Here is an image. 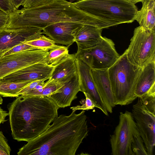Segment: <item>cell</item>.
Listing matches in <instances>:
<instances>
[{"instance_id": "277c9868", "label": "cell", "mask_w": 155, "mask_h": 155, "mask_svg": "<svg viewBox=\"0 0 155 155\" xmlns=\"http://www.w3.org/2000/svg\"><path fill=\"white\" fill-rule=\"evenodd\" d=\"M89 16L90 25L102 29L135 19L138 10L127 0H81L73 3Z\"/></svg>"}, {"instance_id": "5b68a950", "label": "cell", "mask_w": 155, "mask_h": 155, "mask_svg": "<svg viewBox=\"0 0 155 155\" xmlns=\"http://www.w3.org/2000/svg\"><path fill=\"white\" fill-rule=\"evenodd\" d=\"M141 68L130 62L125 51L107 69L115 105H127L137 98L134 90Z\"/></svg>"}, {"instance_id": "e575fe53", "label": "cell", "mask_w": 155, "mask_h": 155, "mask_svg": "<svg viewBox=\"0 0 155 155\" xmlns=\"http://www.w3.org/2000/svg\"><path fill=\"white\" fill-rule=\"evenodd\" d=\"M128 1L134 3L135 4L136 3L139 2H141L143 0H127Z\"/></svg>"}, {"instance_id": "7402d4cb", "label": "cell", "mask_w": 155, "mask_h": 155, "mask_svg": "<svg viewBox=\"0 0 155 155\" xmlns=\"http://www.w3.org/2000/svg\"><path fill=\"white\" fill-rule=\"evenodd\" d=\"M45 82L44 86L38 90L33 89L22 95L28 96L48 97L61 92V89L66 83Z\"/></svg>"}, {"instance_id": "44dd1931", "label": "cell", "mask_w": 155, "mask_h": 155, "mask_svg": "<svg viewBox=\"0 0 155 155\" xmlns=\"http://www.w3.org/2000/svg\"><path fill=\"white\" fill-rule=\"evenodd\" d=\"M36 81V80H35ZM34 81L23 82L0 81V95L16 97L21 90Z\"/></svg>"}, {"instance_id": "9c48e42d", "label": "cell", "mask_w": 155, "mask_h": 155, "mask_svg": "<svg viewBox=\"0 0 155 155\" xmlns=\"http://www.w3.org/2000/svg\"><path fill=\"white\" fill-rule=\"evenodd\" d=\"M138 98L133 106L131 113L148 155H152L155 145V107L145 105Z\"/></svg>"}, {"instance_id": "f546056e", "label": "cell", "mask_w": 155, "mask_h": 155, "mask_svg": "<svg viewBox=\"0 0 155 155\" xmlns=\"http://www.w3.org/2000/svg\"><path fill=\"white\" fill-rule=\"evenodd\" d=\"M0 8L9 15L16 10L11 0H0Z\"/></svg>"}, {"instance_id": "30bf717a", "label": "cell", "mask_w": 155, "mask_h": 155, "mask_svg": "<svg viewBox=\"0 0 155 155\" xmlns=\"http://www.w3.org/2000/svg\"><path fill=\"white\" fill-rule=\"evenodd\" d=\"M49 51L41 49L28 50L11 54L0 58V79L36 63L47 64Z\"/></svg>"}, {"instance_id": "836d02e7", "label": "cell", "mask_w": 155, "mask_h": 155, "mask_svg": "<svg viewBox=\"0 0 155 155\" xmlns=\"http://www.w3.org/2000/svg\"><path fill=\"white\" fill-rule=\"evenodd\" d=\"M13 6L16 9H17L19 6L25 2L26 0H11Z\"/></svg>"}, {"instance_id": "8fae6325", "label": "cell", "mask_w": 155, "mask_h": 155, "mask_svg": "<svg viewBox=\"0 0 155 155\" xmlns=\"http://www.w3.org/2000/svg\"><path fill=\"white\" fill-rule=\"evenodd\" d=\"M42 29L34 27L0 30V51L10 49L42 34Z\"/></svg>"}, {"instance_id": "4fadbf2b", "label": "cell", "mask_w": 155, "mask_h": 155, "mask_svg": "<svg viewBox=\"0 0 155 155\" xmlns=\"http://www.w3.org/2000/svg\"><path fill=\"white\" fill-rule=\"evenodd\" d=\"M76 63L80 91L88 93L94 102L95 107L100 109L106 115L108 116L104 104L95 86L91 73V68L77 58Z\"/></svg>"}, {"instance_id": "d6986e66", "label": "cell", "mask_w": 155, "mask_h": 155, "mask_svg": "<svg viewBox=\"0 0 155 155\" xmlns=\"http://www.w3.org/2000/svg\"><path fill=\"white\" fill-rule=\"evenodd\" d=\"M102 30L92 26L83 25L74 36L78 49H86L96 45L102 37Z\"/></svg>"}, {"instance_id": "ac0fdd59", "label": "cell", "mask_w": 155, "mask_h": 155, "mask_svg": "<svg viewBox=\"0 0 155 155\" xmlns=\"http://www.w3.org/2000/svg\"><path fill=\"white\" fill-rule=\"evenodd\" d=\"M77 74L76 56L75 54H70L66 58L54 66L51 76L47 81L65 83Z\"/></svg>"}, {"instance_id": "5bb4252c", "label": "cell", "mask_w": 155, "mask_h": 155, "mask_svg": "<svg viewBox=\"0 0 155 155\" xmlns=\"http://www.w3.org/2000/svg\"><path fill=\"white\" fill-rule=\"evenodd\" d=\"M83 24L72 22H62L50 25L44 28L45 34L55 43L69 47L74 42V35Z\"/></svg>"}, {"instance_id": "4dcf8cb0", "label": "cell", "mask_w": 155, "mask_h": 155, "mask_svg": "<svg viewBox=\"0 0 155 155\" xmlns=\"http://www.w3.org/2000/svg\"><path fill=\"white\" fill-rule=\"evenodd\" d=\"M46 80H37L33 81L27 86L24 88L18 93V96L23 95L25 93L34 89L38 84L42 83Z\"/></svg>"}, {"instance_id": "ba28073f", "label": "cell", "mask_w": 155, "mask_h": 155, "mask_svg": "<svg viewBox=\"0 0 155 155\" xmlns=\"http://www.w3.org/2000/svg\"><path fill=\"white\" fill-rule=\"evenodd\" d=\"M76 58L91 69H108L120 56L111 39L102 37L95 46L88 49H78Z\"/></svg>"}, {"instance_id": "2e32d148", "label": "cell", "mask_w": 155, "mask_h": 155, "mask_svg": "<svg viewBox=\"0 0 155 155\" xmlns=\"http://www.w3.org/2000/svg\"><path fill=\"white\" fill-rule=\"evenodd\" d=\"M134 94L137 98L146 95H155V61L150 62L141 68Z\"/></svg>"}, {"instance_id": "d6a6232c", "label": "cell", "mask_w": 155, "mask_h": 155, "mask_svg": "<svg viewBox=\"0 0 155 155\" xmlns=\"http://www.w3.org/2000/svg\"><path fill=\"white\" fill-rule=\"evenodd\" d=\"M8 115V113L0 107V124H3L7 120L5 118Z\"/></svg>"}, {"instance_id": "7c38bea8", "label": "cell", "mask_w": 155, "mask_h": 155, "mask_svg": "<svg viewBox=\"0 0 155 155\" xmlns=\"http://www.w3.org/2000/svg\"><path fill=\"white\" fill-rule=\"evenodd\" d=\"M54 66L46 63H36L9 74L0 79L1 81L23 82L49 79Z\"/></svg>"}, {"instance_id": "484cf974", "label": "cell", "mask_w": 155, "mask_h": 155, "mask_svg": "<svg viewBox=\"0 0 155 155\" xmlns=\"http://www.w3.org/2000/svg\"><path fill=\"white\" fill-rule=\"evenodd\" d=\"M35 49H38L33 46L22 42L10 49L0 51V58L15 53Z\"/></svg>"}, {"instance_id": "f1b7e54d", "label": "cell", "mask_w": 155, "mask_h": 155, "mask_svg": "<svg viewBox=\"0 0 155 155\" xmlns=\"http://www.w3.org/2000/svg\"><path fill=\"white\" fill-rule=\"evenodd\" d=\"M55 0H26L22 5L24 8L39 6L50 3Z\"/></svg>"}, {"instance_id": "ffe728a7", "label": "cell", "mask_w": 155, "mask_h": 155, "mask_svg": "<svg viewBox=\"0 0 155 155\" xmlns=\"http://www.w3.org/2000/svg\"><path fill=\"white\" fill-rule=\"evenodd\" d=\"M142 3V8L138 10L135 20L145 29H155V0H143Z\"/></svg>"}, {"instance_id": "cb8c5ba5", "label": "cell", "mask_w": 155, "mask_h": 155, "mask_svg": "<svg viewBox=\"0 0 155 155\" xmlns=\"http://www.w3.org/2000/svg\"><path fill=\"white\" fill-rule=\"evenodd\" d=\"M23 43L33 46L38 49L47 51L56 48L59 46L50 38L42 34L33 40Z\"/></svg>"}, {"instance_id": "7a4b0ae2", "label": "cell", "mask_w": 155, "mask_h": 155, "mask_svg": "<svg viewBox=\"0 0 155 155\" xmlns=\"http://www.w3.org/2000/svg\"><path fill=\"white\" fill-rule=\"evenodd\" d=\"M13 138L28 142L43 132L58 116L59 107L47 97L20 95L7 105Z\"/></svg>"}, {"instance_id": "d4e9b609", "label": "cell", "mask_w": 155, "mask_h": 155, "mask_svg": "<svg viewBox=\"0 0 155 155\" xmlns=\"http://www.w3.org/2000/svg\"><path fill=\"white\" fill-rule=\"evenodd\" d=\"M85 97V99H82L80 101L81 105H78L70 107L72 111L78 110H92L95 107V104L90 95L87 93H83Z\"/></svg>"}, {"instance_id": "1f68e13d", "label": "cell", "mask_w": 155, "mask_h": 155, "mask_svg": "<svg viewBox=\"0 0 155 155\" xmlns=\"http://www.w3.org/2000/svg\"><path fill=\"white\" fill-rule=\"evenodd\" d=\"M9 18V15L0 8V30L5 28Z\"/></svg>"}, {"instance_id": "8992f818", "label": "cell", "mask_w": 155, "mask_h": 155, "mask_svg": "<svg viewBox=\"0 0 155 155\" xmlns=\"http://www.w3.org/2000/svg\"><path fill=\"white\" fill-rule=\"evenodd\" d=\"M125 51L129 61L136 66L142 68L155 61V29H146L140 26L135 28Z\"/></svg>"}, {"instance_id": "3957f363", "label": "cell", "mask_w": 155, "mask_h": 155, "mask_svg": "<svg viewBox=\"0 0 155 155\" xmlns=\"http://www.w3.org/2000/svg\"><path fill=\"white\" fill-rule=\"evenodd\" d=\"M62 22L89 25V16L73 3L66 0H55L39 6L15 10L9 15L5 29L34 27L42 30L50 25Z\"/></svg>"}, {"instance_id": "603a6c76", "label": "cell", "mask_w": 155, "mask_h": 155, "mask_svg": "<svg viewBox=\"0 0 155 155\" xmlns=\"http://www.w3.org/2000/svg\"><path fill=\"white\" fill-rule=\"evenodd\" d=\"M68 47L59 45L56 48L50 50L47 56V64L54 66L66 58L70 54Z\"/></svg>"}, {"instance_id": "9a60e30c", "label": "cell", "mask_w": 155, "mask_h": 155, "mask_svg": "<svg viewBox=\"0 0 155 155\" xmlns=\"http://www.w3.org/2000/svg\"><path fill=\"white\" fill-rule=\"evenodd\" d=\"M107 69L91 68V73L96 87L107 111L111 113L116 105Z\"/></svg>"}, {"instance_id": "e0dca14e", "label": "cell", "mask_w": 155, "mask_h": 155, "mask_svg": "<svg viewBox=\"0 0 155 155\" xmlns=\"http://www.w3.org/2000/svg\"><path fill=\"white\" fill-rule=\"evenodd\" d=\"M61 91L60 92L47 97L51 99L59 108L70 106L72 101L77 98V94L80 91L78 73L64 84Z\"/></svg>"}, {"instance_id": "4316f807", "label": "cell", "mask_w": 155, "mask_h": 155, "mask_svg": "<svg viewBox=\"0 0 155 155\" xmlns=\"http://www.w3.org/2000/svg\"><path fill=\"white\" fill-rule=\"evenodd\" d=\"M134 155H148L143 140L140 135L137 136L131 144Z\"/></svg>"}, {"instance_id": "83f0119b", "label": "cell", "mask_w": 155, "mask_h": 155, "mask_svg": "<svg viewBox=\"0 0 155 155\" xmlns=\"http://www.w3.org/2000/svg\"><path fill=\"white\" fill-rule=\"evenodd\" d=\"M11 151L7 139L2 132L0 131V155H9Z\"/></svg>"}, {"instance_id": "52a82bcc", "label": "cell", "mask_w": 155, "mask_h": 155, "mask_svg": "<svg viewBox=\"0 0 155 155\" xmlns=\"http://www.w3.org/2000/svg\"><path fill=\"white\" fill-rule=\"evenodd\" d=\"M140 135L131 112H120L118 124L110 141L113 155H134L131 144L134 138Z\"/></svg>"}, {"instance_id": "6da1fadb", "label": "cell", "mask_w": 155, "mask_h": 155, "mask_svg": "<svg viewBox=\"0 0 155 155\" xmlns=\"http://www.w3.org/2000/svg\"><path fill=\"white\" fill-rule=\"evenodd\" d=\"M38 136L20 148L18 155H74L88 135L84 110L57 116Z\"/></svg>"}]
</instances>
